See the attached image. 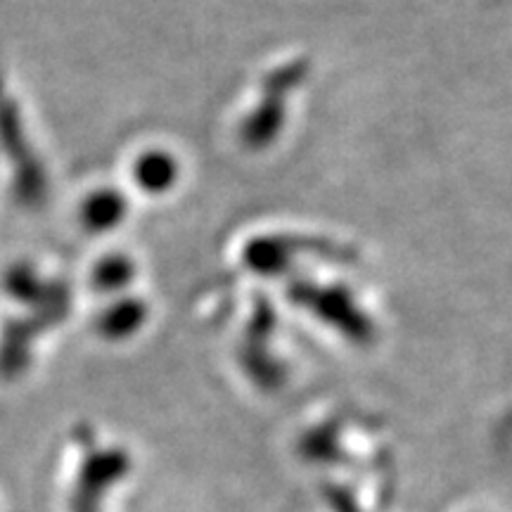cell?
Returning a JSON list of instances; mask_svg holds the SVG:
<instances>
[]
</instances>
